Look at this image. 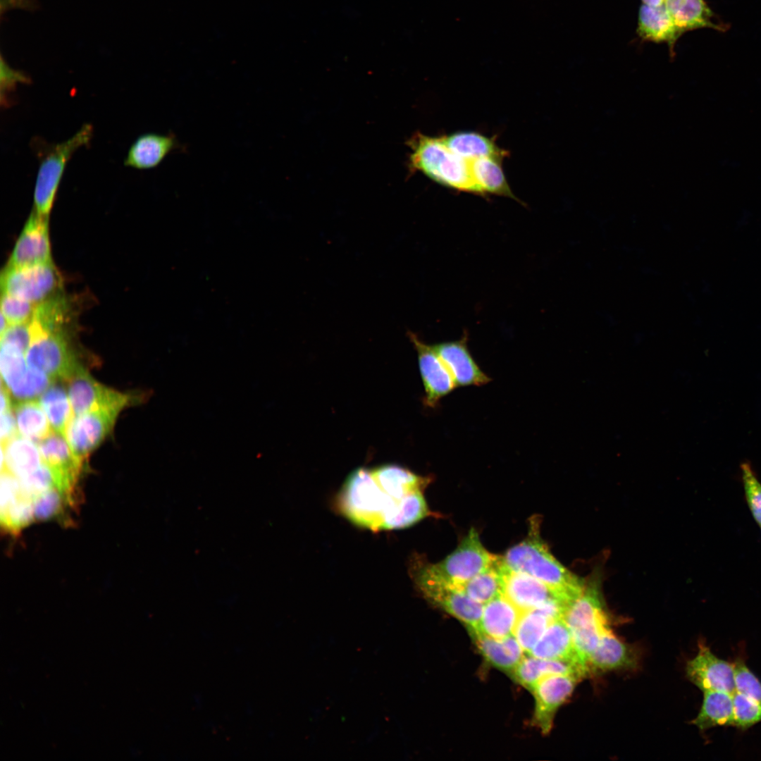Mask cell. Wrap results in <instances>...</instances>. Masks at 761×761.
<instances>
[{"instance_id": "obj_47", "label": "cell", "mask_w": 761, "mask_h": 761, "mask_svg": "<svg viewBox=\"0 0 761 761\" xmlns=\"http://www.w3.org/2000/svg\"><path fill=\"white\" fill-rule=\"evenodd\" d=\"M641 2L646 6L659 7L664 4L665 0H641Z\"/></svg>"}, {"instance_id": "obj_16", "label": "cell", "mask_w": 761, "mask_h": 761, "mask_svg": "<svg viewBox=\"0 0 761 761\" xmlns=\"http://www.w3.org/2000/svg\"><path fill=\"white\" fill-rule=\"evenodd\" d=\"M37 444L42 461L51 469L57 488L70 496L83 461L76 457L66 438L54 430Z\"/></svg>"}, {"instance_id": "obj_13", "label": "cell", "mask_w": 761, "mask_h": 761, "mask_svg": "<svg viewBox=\"0 0 761 761\" xmlns=\"http://www.w3.org/2000/svg\"><path fill=\"white\" fill-rule=\"evenodd\" d=\"M686 675L703 692L721 691L734 694L736 691L734 663L716 656L701 641L696 655L687 662Z\"/></svg>"}, {"instance_id": "obj_29", "label": "cell", "mask_w": 761, "mask_h": 761, "mask_svg": "<svg viewBox=\"0 0 761 761\" xmlns=\"http://www.w3.org/2000/svg\"><path fill=\"white\" fill-rule=\"evenodd\" d=\"M733 695L721 691H704L701 707L691 724L701 731L717 726H733Z\"/></svg>"}, {"instance_id": "obj_42", "label": "cell", "mask_w": 761, "mask_h": 761, "mask_svg": "<svg viewBox=\"0 0 761 761\" xmlns=\"http://www.w3.org/2000/svg\"><path fill=\"white\" fill-rule=\"evenodd\" d=\"M70 497L57 488H52L41 495L34 502L35 519H49L61 512L64 503Z\"/></svg>"}, {"instance_id": "obj_39", "label": "cell", "mask_w": 761, "mask_h": 761, "mask_svg": "<svg viewBox=\"0 0 761 761\" xmlns=\"http://www.w3.org/2000/svg\"><path fill=\"white\" fill-rule=\"evenodd\" d=\"M733 699V726L745 730L761 722V705L738 691L734 693Z\"/></svg>"}, {"instance_id": "obj_26", "label": "cell", "mask_w": 761, "mask_h": 761, "mask_svg": "<svg viewBox=\"0 0 761 761\" xmlns=\"http://www.w3.org/2000/svg\"><path fill=\"white\" fill-rule=\"evenodd\" d=\"M527 654L543 659L578 662L587 669L576 651L571 634L562 617L549 624L538 643Z\"/></svg>"}, {"instance_id": "obj_28", "label": "cell", "mask_w": 761, "mask_h": 761, "mask_svg": "<svg viewBox=\"0 0 761 761\" xmlns=\"http://www.w3.org/2000/svg\"><path fill=\"white\" fill-rule=\"evenodd\" d=\"M1 467L4 465L3 469L18 478L27 476L43 463L38 446L34 441L19 435L1 444Z\"/></svg>"}, {"instance_id": "obj_32", "label": "cell", "mask_w": 761, "mask_h": 761, "mask_svg": "<svg viewBox=\"0 0 761 761\" xmlns=\"http://www.w3.org/2000/svg\"><path fill=\"white\" fill-rule=\"evenodd\" d=\"M17 428L20 435L39 443L53 429L39 402L21 400L14 407Z\"/></svg>"}, {"instance_id": "obj_38", "label": "cell", "mask_w": 761, "mask_h": 761, "mask_svg": "<svg viewBox=\"0 0 761 761\" xmlns=\"http://www.w3.org/2000/svg\"><path fill=\"white\" fill-rule=\"evenodd\" d=\"M37 305L25 299L1 293V314L8 326L20 325L30 321Z\"/></svg>"}, {"instance_id": "obj_23", "label": "cell", "mask_w": 761, "mask_h": 761, "mask_svg": "<svg viewBox=\"0 0 761 761\" xmlns=\"http://www.w3.org/2000/svg\"><path fill=\"white\" fill-rule=\"evenodd\" d=\"M664 6L681 35L700 28L722 32L728 29L705 0H665Z\"/></svg>"}, {"instance_id": "obj_34", "label": "cell", "mask_w": 761, "mask_h": 761, "mask_svg": "<svg viewBox=\"0 0 761 761\" xmlns=\"http://www.w3.org/2000/svg\"><path fill=\"white\" fill-rule=\"evenodd\" d=\"M502 557L460 587L474 600L482 605L502 594Z\"/></svg>"}, {"instance_id": "obj_40", "label": "cell", "mask_w": 761, "mask_h": 761, "mask_svg": "<svg viewBox=\"0 0 761 761\" xmlns=\"http://www.w3.org/2000/svg\"><path fill=\"white\" fill-rule=\"evenodd\" d=\"M741 469L747 503L753 518L761 526V483L749 462L743 463Z\"/></svg>"}, {"instance_id": "obj_44", "label": "cell", "mask_w": 761, "mask_h": 761, "mask_svg": "<svg viewBox=\"0 0 761 761\" xmlns=\"http://www.w3.org/2000/svg\"><path fill=\"white\" fill-rule=\"evenodd\" d=\"M1 342L9 343L19 347L25 354L31 342L30 322L14 326H8L1 334Z\"/></svg>"}, {"instance_id": "obj_20", "label": "cell", "mask_w": 761, "mask_h": 761, "mask_svg": "<svg viewBox=\"0 0 761 761\" xmlns=\"http://www.w3.org/2000/svg\"><path fill=\"white\" fill-rule=\"evenodd\" d=\"M1 520L6 528L18 530L35 518L33 502L23 491L18 478L1 470Z\"/></svg>"}, {"instance_id": "obj_15", "label": "cell", "mask_w": 761, "mask_h": 761, "mask_svg": "<svg viewBox=\"0 0 761 761\" xmlns=\"http://www.w3.org/2000/svg\"><path fill=\"white\" fill-rule=\"evenodd\" d=\"M408 336L418 354L419 371L425 390L423 404L428 407H435L440 400L457 385L433 345L421 341L412 332H408Z\"/></svg>"}, {"instance_id": "obj_9", "label": "cell", "mask_w": 761, "mask_h": 761, "mask_svg": "<svg viewBox=\"0 0 761 761\" xmlns=\"http://www.w3.org/2000/svg\"><path fill=\"white\" fill-rule=\"evenodd\" d=\"M497 556L490 553L482 545L478 532L471 528L457 547L437 564H424L435 576L457 586L491 566Z\"/></svg>"}, {"instance_id": "obj_19", "label": "cell", "mask_w": 761, "mask_h": 761, "mask_svg": "<svg viewBox=\"0 0 761 761\" xmlns=\"http://www.w3.org/2000/svg\"><path fill=\"white\" fill-rule=\"evenodd\" d=\"M185 151L176 135L146 133L139 136L130 146L124 165L137 169H151L159 166L171 152Z\"/></svg>"}, {"instance_id": "obj_27", "label": "cell", "mask_w": 761, "mask_h": 761, "mask_svg": "<svg viewBox=\"0 0 761 761\" xmlns=\"http://www.w3.org/2000/svg\"><path fill=\"white\" fill-rule=\"evenodd\" d=\"M470 635L484 658L509 676L526 655L514 634L503 638H494L476 633Z\"/></svg>"}, {"instance_id": "obj_2", "label": "cell", "mask_w": 761, "mask_h": 761, "mask_svg": "<svg viewBox=\"0 0 761 761\" xmlns=\"http://www.w3.org/2000/svg\"><path fill=\"white\" fill-rule=\"evenodd\" d=\"M533 524L529 535L502 557L509 569L525 573L547 586L564 608L579 597L586 582L572 574L551 554Z\"/></svg>"}, {"instance_id": "obj_45", "label": "cell", "mask_w": 761, "mask_h": 761, "mask_svg": "<svg viewBox=\"0 0 761 761\" xmlns=\"http://www.w3.org/2000/svg\"><path fill=\"white\" fill-rule=\"evenodd\" d=\"M16 417L12 409L1 413L0 439L5 444L18 435Z\"/></svg>"}, {"instance_id": "obj_36", "label": "cell", "mask_w": 761, "mask_h": 761, "mask_svg": "<svg viewBox=\"0 0 761 761\" xmlns=\"http://www.w3.org/2000/svg\"><path fill=\"white\" fill-rule=\"evenodd\" d=\"M29 366L25 353L16 345L1 342V382L10 389L25 375Z\"/></svg>"}, {"instance_id": "obj_18", "label": "cell", "mask_w": 761, "mask_h": 761, "mask_svg": "<svg viewBox=\"0 0 761 761\" xmlns=\"http://www.w3.org/2000/svg\"><path fill=\"white\" fill-rule=\"evenodd\" d=\"M502 574V594L521 612L536 609L550 600H557L543 583L525 573L509 569L503 562Z\"/></svg>"}, {"instance_id": "obj_6", "label": "cell", "mask_w": 761, "mask_h": 761, "mask_svg": "<svg viewBox=\"0 0 761 761\" xmlns=\"http://www.w3.org/2000/svg\"><path fill=\"white\" fill-rule=\"evenodd\" d=\"M31 342L26 352L30 367L53 380L68 382L82 367L70 348L66 329L48 330L30 321Z\"/></svg>"}, {"instance_id": "obj_22", "label": "cell", "mask_w": 761, "mask_h": 761, "mask_svg": "<svg viewBox=\"0 0 761 761\" xmlns=\"http://www.w3.org/2000/svg\"><path fill=\"white\" fill-rule=\"evenodd\" d=\"M636 665L637 655L634 650L616 636L610 628L602 634L588 662L590 674L631 669Z\"/></svg>"}, {"instance_id": "obj_5", "label": "cell", "mask_w": 761, "mask_h": 761, "mask_svg": "<svg viewBox=\"0 0 761 761\" xmlns=\"http://www.w3.org/2000/svg\"><path fill=\"white\" fill-rule=\"evenodd\" d=\"M92 134V125L84 124L71 137L47 146L39 155L34 190L33 211L37 214L49 216L68 161L80 147L89 143Z\"/></svg>"}, {"instance_id": "obj_37", "label": "cell", "mask_w": 761, "mask_h": 761, "mask_svg": "<svg viewBox=\"0 0 761 761\" xmlns=\"http://www.w3.org/2000/svg\"><path fill=\"white\" fill-rule=\"evenodd\" d=\"M53 382L44 372L29 366L23 378L8 390L20 401L33 400L39 397Z\"/></svg>"}, {"instance_id": "obj_14", "label": "cell", "mask_w": 761, "mask_h": 761, "mask_svg": "<svg viewBox=\"0 0 761 761\" xmlns=\"http://www.w3.org/2000/svg\"><path fill=\"white\" fill-rule=\"evenodd\" d=\"M49 218V216H41L32 210L6 266L24 267L53 262Z\"/></svg>"}, {"instance_id": "obj_24", "label": "cell", "mask_w": 761, "mask_h": 761, "mask_svg": "<svg viewBox=\"0 0 761 761\" xmlns=\"http://www.w3.org/2000/svg\"><path fill=\"white\" fill-rule=\"evenodd\" d=\"M550 674H575L584 678L589 672L578 662L543 659L526 654L511 676L530 690L539 679Z\"/></svg>"}, {"instance_id": "obj_46", "label": "cell", "mask_w": 761, "mask_h": 761, "mask_svg": "<svg viewBox=\"0 0 761 761\" xmlns=\"http://www.w3.org/2000/svg\"><path fill=\"white\" fill-rule=\"evenodd\" d=\"M37 0H1V13L11 8H17L33 11L37 9Z\"/></svg>"}, {"instance_id": "obj_41", "label": "cell", "mask_w": 761, "mask_h": 761, "mask_svg": "<svg viewBox=\"0 0 761 761\" xmlns=\"http://www.w3.org/2000/svg\"><path fill=\"white\" fill-rule=\"evenodd\" d=\"M734 664L736 691L761 705V681L743 660H736Z\"/></svg>"}, {"instance_id": "obj_7", "label": "cell", "mask_w": 761, "mask_h": 761, "mask_svg": "<svg viewBox=\"0 0 761 761\" xmlns=\"http://www.w3.org/2000/svg\"><path fill=\"white\" fill-rule=\"evenodd\" d=\"M412 574L416 586L428 602L463 623L469 632L477 630L483 605L471 599L460 586L433 574L424 564L415 567Z\"/></svg>"}, {"instance_id": "obj_12", "label": "cell", "mask_w": 761, "mask_h": 761, "mask_svg": "<svg viewBox=\"0 0 761 761\" xmlns=\"http://www.w3.org/2000/svg\"><path fill=\"white\" fill-rule=\"evenodd\" d=\"M582 679L575 674H550L531 687L535 700L533 722L543 734L550 731L557 711Z\"/></svg>"}, {"instance_id": "obj_11", "label": "cell", "mask_w": 761, "mask_h": 761, "mask_svg": "<svg viewBox=\"0 0 761 761\" xmlns=\"http://www.w3.org/2000/svg\"><path fill=\"white\" fill-rule=\"evenodd\" d=\"M120 412L99 408L72 416L65 438L77 457L83 461L101 443Z\"/></svg>"}, {"instance_id": "obj_30", "label": "cell", "mask_w": 761, "mask_h": 761, "mask_svg": "<svg viewBox=\"0 0 761 761\" xmlns=\"http://www.w3.org/2000/svg\"><path fill=\"white\" fill-rule=\"evenodd\" d=\"M441 139L452 151L469 161L482 157L502 159L507 155L495 141L475 132H457Z\"/></svg>"}, {"instance_id": "obj_3", "label": "cell", "mask_w": 761, "mask_h": 761, "mask_svg": "<svg viewBox=\"0 0 761 761\" xmlns=\"http://www.w3.org/2000/svg\"><path fill=\"white\" fill-rule=\"evenodd\" d=\"M409 145L410 169L445 187L483 195L473 178L470 162L447 148L441 137L417 134Z\"/></svg>"}, {"instance_id": "obj_8", "label": "cell", "mask_w": 761, "mask_h": 761, "mask_svg": "<svg viewBox=\"0 0 761 761\" xmlns=\"http://www.w3.org/2000/svg\"><path fill=\"white\" fill-rule=\"evenodd\" d=\"M1 293L37 305L60 293L61 276L53 262L24 267L6 266L1 273Z\"/></svg>"}, {"instance_id": "obj_1", "label": "cell", "mask_w": 761, "mask_h": 761, "mask_svg": "<svg viewBox=\"0 0 761 761\" xmlns=\"http://www.w3.org/2000/svg\"><path fill=\"white\" fill-rule=\"evenodd\" d=\"M429 481L395 464L358 468L346 478L336 507L351 523L372 531L407 528L431 514L423 493Z\"/></svg>"}, {"instance_id": "obj_25", "label": "cell", "mask_w": 761, "mask_h": 761, "mask_svg": "<svg viewBox=\"0 0 761 761\" xmlns=\"http://www.w3.org/2000/svg\"><path fill=\"white\" fill-rule=\"evenodd\" d=\"M521 612L503 594L483 606L478 629L469 632L494 638H503L514 634Z\"/></svg>"}, {"instance_id": "obj_35", "label": "cell", "mask_w": 761, "mask_h": 761, "mask_svg": "<svg viewBox=\"0 0 761 761\" xmlns=\"http://www.w3.org/2000/svg\"><path fill=\"white\" fill-rule=\"evenodd\" d=\"M552 621L538 608L521 613L514 635L526 654L538 643Z\"/></svg>"}, {"instance_id": "obj_31", "label": "cell", "mask_w": 761, "mask_h": 761, "mask_svg": "<svg viewBox=\"0 0 761 761\" xmlns=\"http://www.w3.org/2000/svg\"><path fill=\"white\" fill-rule=\"evenodd\" d=\"M473 178L483 194L510 197L519 202L511 190L502 168V159L482 157L469 161Z\"/></svg>"}, {"instance_id": "obj_33", "label": "cell", "mask_w": 761, "mask_h": 761, "mask_svg": "<svg viewBox=\"0 0 761 761\" xmlns=\"http://www.w3.org/2000/svg\"><path fill=\"white\" fill-rule=\"evenodd\" d=\"M54 382L40 395L39 402L52 429L65 437L73 412L68 392H66L63 386Z\"/></svg>"}, {"instance_id": "obj_21", "label": "cell", "mask_w": 761, "mask_h": 761, "mask_svg": "<svg viewBox=\"0 0 761 761\" xmlns=\"http://www.w3.org/2000/svg\"><path fill=\"white\" fill-rule=\"evenodd\" d=\"M636 34L642 42L666 44L671 58L674 57L676 43L682 35L664 4L659 7L640 6Z\"/></svg>"}, {"instance_id": "obj_43", "label": "cell", "mask_w": 761, "mask_h": 761, "mask_svg": "<svg viewBox=\"0 0 761 761\" xmlns=\"http://www.w3.org/2000/svg\"><path fill=\"white\" fill-rule=\"evenodd\" d=\"M1 99L5 97L3 102L6 101V95L14 90L18 83H29L30 78L23 72L15 70L10 67L4 61L3 56H1Z\"/></svg>"}, {"instance_id": "obj_10", "label": "cell", "mask_w": 761, "mask_h": 761, "mask_svg": "<svg viewBox=\"0 0 761 761\" xmlns=\"http://www.w3.org/2000/svg\"><path fill=\"white\" fill-rule=\"evenodd\" d=\"M68 383V394L73 415L99 408L121 411L132 402H145L151 395L149 391L133 395L109 388L94 379L83 367Z\"/></svg>"}, {"instance_id": "obj_4", "label": "cell", "mask_w": 761, "mask_h": 761, "mask_svg": "<svg viewBox=\"0 0 761 761\" xmlns=\"http://www.w3.org/2000/svg\"><path fill=\"white\" fill-rule=\"evenodd\" d=\"M599 588L598 580L586 583L581 595L565 607L562 614L576 651L588 670L590 655L610 629Z\"/></svg>"}, {"instance_id": "obj_17", "label": "cell", "mask_w": 761, "mask_h": 761, "mask_svg": "<svg viewBox=\"0 0 761 761\" xmlns=\"http://www.w3.org/2000/svg\"><path fill=\"white\" fill-rule=\"evenodd\" d=\"M468 333L464 332L457 340L446 341L433 345L457 386L482 385L490 381L478 366L468 348Z\"/></svg>"}]
</instances>
